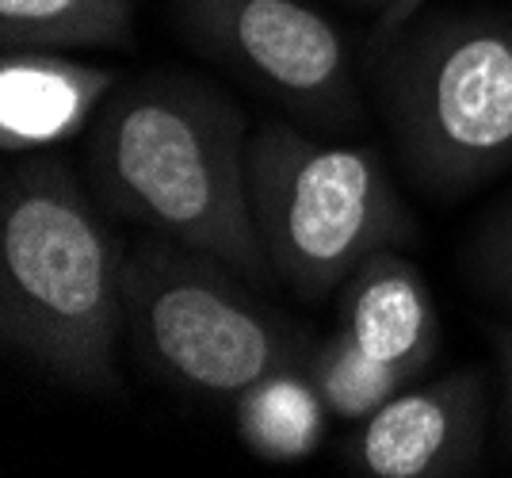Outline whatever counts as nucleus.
Segmentation results:
<instances>
[{"instance_id": "1", "label": "nucleus", "mask_w": 512, "mask_h": 478, "mask_svg": "<svg viewBox=\"0 0 512 478\" xmlns=\"http://www.w3.org/2000/svg\"><path fill=\"white\" fill-rule=\"evenodd\" d=\"M85 134L88 188L107 215L218 257L256 287L276 280L249 207V127L222 88L172 69L123 77Z\"/></svg>"}, {"instance_id": "2", "label": "nucleus", "mask_w": 512, "mask_h": 478, "mask_svg": "<svg viewBox=\"0 0 512 478\" xmlns=\"http://www.w3.org/2000/svg\"><path fill=\"white\" fill-rule=\"evenodd\" d=\"M127 253L100 199L54 157H23L0 180V326L54 383L81 394L119 387L127 329Z\"/></svg>"}, {"instance_id": "3", "label": "nucleus", "mask_w": 512, "mask_h": 478, "mask_svg": "<svg viewBox=\"0 0 512 478\" xmlns=\"http://www.w3.org/2000/svg\"><path fill=\"white\" fill-rule=\"evenodd\" d=\"M371 92L409 184L463 199L512 169V16L421 8L371 39Z\"/></svg>"}, {"instance_id": "4", "label": "nucleus", "mask_w": 512, "mask_h": 478, "mask_svg": "<svg viewBox=\"0 0 512 478\" xmlns=\"http://www.w3.org/2000/svg\"><path fill=\"white\" fill-rule=\"evenodd\" d=\"M249 207L272 276L306 303L337 295L379 249L417 241L379 153L318 142L287 119L249 134Z\"/></svg>"}, {"instance_id": "5", "label": "nucleus", "mask_w": 512, "mask_h": 478, "mask_svg": "<svg viewBox=\"0 0 512 478\" xmlns=\"http://www.w3.org/2000/svg\"><path fill=\"white\" fill-rule=\"evenodd\" d=\"M123 287L138 360L211 402L234 406L260 379L306 368L318 345L237 268L157 234L127 253Z\"/></svg>"}, {"instance_id": "6", "label": "nucleus", "mask_w": 512, "mask_h": 478, "mask_svg": "<svg viewBox=\"0 0 512 478\" xmlns=\"http://www.w3.org/2000/svg\"><path fill=\"white\" fill-rule=\"evenodd\" d=\"M203 54L272 96L299 127L348 131L363 119L341 31L302 0H172Z\"/></svg>"}, {"instance_id": "7", "label": "nucleus", "mask_w": 512, "mask_h": 478, "mask_svg": "<svg viewBox=\"0 0 512 478\" xmlns=\"http://www.w3.org/2000/svg\"><path fill=\"white\" fill-rule=\"evenodd\" d=\"M490 379L478 368L409 383L383 410L356 421L341 459L360 478L470 475L486 448Z\"/></svg>"}, {"instance_id": "8", "label": "nucleus", "mask_w": 512, "mask_h": 478, "mask_svg": "<svg viewBox=\"0 0 512 478\" xmlns=\"http://www.w3.org/2000/svg\"><path fill=\"white\" fill-rule=\"evenodd\" d=\"M119 69L88 66L62 50H4L0 62V146L27 157L92 127Z\"/></svg>"}, {"instance_id": "9", "label": "nucleus", "mask_w": 512, "mask_h": 478, "mask_svg": "<svg viewBox=\"0 0 512 478\" xmlns=\"http://www.w3.org/2000/svg\"><path fill=\"white\" fill-rule=\"evenodd\" d=\"M341 329L371 356L421 379L440 352V314L425 272L402 249H379L341 283Z\"/></svg>"}, {"instance_id": "10", "label": "nucleus", "mask_w": 512, "mask_h": 478, "mask_svg": "<svg viewBox=\"0 0 512 478\" xmlns=\"http://www.w3.org/2000/svg\"><path fill=\"white\" fill-rule=\"evenodd\" d=\"M134 0H0L4 50H130Z\"/></svg>"}, {"instance_id": "11", "label": "nucleus", "mask_w": 512, "mask_h": 478, "mask_svg": "<svg viewBox=\"0 0 512 478\" xmlns=\"http://www.w3.org/2000/svg\"><path fill=\"white\" fill-rule=\"evenodd\" d=\"M325 402L306 368L276 371L234 402L237 433L249 452L272 463L314 456L325 440Z\"/></svg>"}, {"instance_id": "12", "label": "nucleus", "mask_w": 512, "mask_h": 478, "mask_svg": "<svg viewBox=\"0 0 512 478\" xmlns=\"http://www.w3.org/2000/svg\"><path fill=\"white\" fill-rule=\"evenodd\" d=\"M306 375L321 394L325 410L344 421H363L375 410H383L398 391H406L409 383H417L402 368L386 364L379 356H371L363 345H356L344 329L329 333L325 341L314 345Z\"/></svg>"}, {"instance_id": "13", "label": "nucleus", "mask_w": 512, "mask_h": 478, "mask_svg": "<svg viewBox=\"0 0 512 478\" xmlns=\"http://www.w3.org/2000/svg\"><path fill=\"white\" fill-rule=\"evenodd\" d=\"M467 272L478 295L512 314V199L478 222L467 245Z\"/></svg>"}, {"instance_id": "14", "label": "nucleus", "mask_w": 512, "mask_h": 478, "mask_svg": "<svg viewBox=\"0 0 512 478\" xmlns=\"http://www.w3.org/2000/svg\"><path fill=\"white\" fill-rule=\"evenodd\" d=\"M497 371H501V421L512 440V329L497 333Z\"/></svg>"}, {"instance_id": "15", "label": "nucleus", "mask_w": 512, "mask_h": 478, "mask_svg": "<svg viewBox=\"0 0 512 478\" xmlns=\"http://www.w3.org/2000/svg\"><path fill=\"white\" fill-rule=\"evenodd\" d=\"M421 8H428V0H394L383 16H379V27H375V31H394V27H402L406 20H413Z\"/></svg>"}, {"instance_id": "16", "label": "nucleus", "mask_w": 512, "mask_h": 478, "mask_svg": "<svg viewBox=\"0 0 512 478\" xmlns=\"http://www.w3.org/2000/svg\"><path fill=\"white\" fill-rule=\"evenodd\" d=\"M344 4H352V8H360V12H375V16H383L394 0H344Z\"/></svg>"}]
</instances>
